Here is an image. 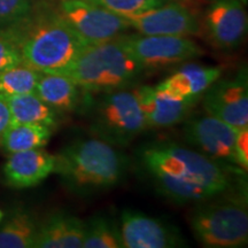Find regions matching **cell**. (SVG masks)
Listing matches in <instances>:
<instances>
[{"label":"cell","instance_id":"cell-1","mask_svg":"<svg viewBox=\"0 0 248 248\" xmlns=\"http://www.w3.org/2000/svg\"><path fill=\"white\" fill-rule=\"evenodd\" d=\"M142 177L170 202L198 203L246 187L245 172L215 162L191 147L150 141L136 151Z\"/></svg>","mask_w":248,"mask_h":248},{"label":"cell","instance_id":"cell-2","mask_svg":"<svg viewBox=\"0 0 248 248\" xmlns=\"http://www.w3.org/2000/svg\"><path fill=\"white\" fill-rule=\"evenodd\" d=\"M20 48L22 63L43 74L66 68L86 45L49 1L36 2L26 20L4 31Z\"/></svg>","mask_w":248,"mask_h":248},{"label":"cell","instance_id":"cell-3","mask_svg":"<svg viewBox=\"0 0 248 248\" xmlns=\"http://www.w3.org/2000/svg\"><path fill=\"white\" fill-rule=\"evenodd\" d=\"M130 160L119 148L98 138L78 139L55 155L54 172L77 197H90L115 187L129 170Z\"/></svg>","mask_w":248,"mask_h":248},{"label":"cell","instance_id":"cell-4","mask_svg":"<svg viewBox=\"0 0 248 248\" xmlns=\"http://www.w3.org/2000/svg\"><path fill=\"white\" fill-rule=\"evenodd\" d=\"M145 68L123 47L119 38L86 45L66 68L57 74L70 78L88 93L126 89L135 84Z\"/></svg>","mask_w":248,"mask_h":248},{"label":"cell","instance_id":"cell-5","mask_svg":"<svg viewBox=\"0 0 248 248\" xmlns=\"http://www.w3.org/2000/svg\"><path fill=\"white\" fill-rule=\"evenodd\" d=\"M246 187L198 202L190 215L194 238L203 247L241 248L248 243Z\"/></svg>","mask_w":248,"mask_h":248},{"label":"cell","instance_id":"cell-6","mask_svg":"<svg viewBox=\"0 0 248 248\" xmlns=\"http://www.w3.org/2000/svg\"><path fill=\"white\" fill-rule=\"evenodd\" d=\"M84 92V91H83ZM85 93L80 107L88 117L90 132L111 146H129L147 129L133 91L126 89Z\"/></svg>","mask_w":248,"mask_h":248},{"label":"cell","instance_id":"cell-7","mask_svg":"<svg viewBox=\"0 0 248 248\" xmlns=\"http://www.w3.org/2000/svg\"><path fill=\"white\" fill-rule=\"evenodd\" d=\"M117 38L145 69L183 63L203 54V49L190 37L123 33Z\"/></svg>","mask_w":248,"mask_h":248},{"label":"cell","instance_id":"cell-8","mask_svg":"<svg viewBox=\"0 0 248 248\" xmlns=\"http://www.w3.org/2000/svg\"><path fill=\"white\" fill-rule=\"evenodd\" d=\"M183 123V137L187 146L222 166L244 171L235 156L237 129L207 113L190 115Z\"/></svg>","mask_w":248,"mask_h":248},{"label":"cell","instance_id":"cell-9","mask_svg":"<svg viewBox=\"0 0 248 248\" xmlns=\"http://www.w3.org/2000/svg\"><path fill=\"white\" fill-rule=\"evenodd\" d=\"M58 8L71 29L88 45L117 38L130 29L123 16L86 0H59Z\"/></svg>","mask_w":248,"mask_h":248},{"label":"cell","instance_id":"cell-10","mask_svg":"<svg viewBox=\"0 0 248 248\" xmlns=\"http://www.w3.org/2000/svg\"><path fill=\"white\" fill-rule=\"evenodd\" d=\"M207 114L223 121L234 129L248 128V75L246 66L230 78H218L202 97Z\"/></svg>","mask_w":248,"mask_h":248},{"label":"cell","instance_id":"cell-11","mask_svg":"<svg viewBox=\"0 0 248 248\" xmlns=\"http://www.w3.org/2000/svg\"><path fill=\"white\" fill-rule=\"evenodd\" d=\"M203 26L209 42L223 51L237 48L248 28L247 12L241 0H209Z\"/></svg>","mask_w":248,"mask_h":248},{"label":"cell","instance_id":"cell-12","mask_svg":"<svg viewBox=\"0 0 248 248\" xmlns=\"http://www.w3.org/2000/svg\"><path fill=\"white\" fill-rule=\"evenodd\" d=\"M120 233L124 248H175L185 246L181 231L159 218L123 210Z\"/></svg>","mask_w":248,"mask_h":248},{"label":"cell","instance_id":"cell-13","mask_svg":"<svg viewBox=\"0 0 248 248\" xmlns=\"http://www.w3.org/2000/svg\"><path fill=\"white\" fill-rule=\"evenodd\" d=\"M130 28L142 35L198 36L201 26L195 15L179 2L167 1L163 5L124 16Z\"/></svg>","mask_w":248,"mask_h":248},{"label":"cell","instance_id":"cell-14","mask_svg":"<svg viewBox=\"0 0 248 248\" xmlns=\"http://www.w3.org/2000/svg\"><path fill=\"white\" fill-rule=\"evenodd\" d=\"M132 91L137 98L147 128L153 129L170 128L183 123L200 101L175 97L151 85L138 86Z\"/></svg>","mask_w":248,"mask_h":248},{"label":"cell","instance_id":"cell-15","mask_svg":"<svg viewBox=\"0 0 248 248\" xmlns=\"http://www.w3.org/2000/svg\"><path fill=\"white\" fill-rule=\"evenodd\" d=\"M55 155L43 148L9 154L2 168L5 184L15 190L37 186L54 172Z\"/></svg>","mask_w":248,"mask_h":248},{"label":"cell","instance_id":"cell-16","mask_svg":"<svg viewBox=\"0 0 248 248\" xmlns=\"http://www.w3.org/2000/svg\"><path fill=\"white\" fill-rule=\"evenodd\" d=\"M85 222L68 212H57L39 222L36 248H82Z\"/></svg>","mask_w":248,"mask_h":248},{"label":"cell","instance_id":"cell-17","mask_svg":"<svg viewBox=\"0 0 248 248\" xmlns=\"http://www.w3.org/2000/svg\"><path fill=\"white\" fill-rule=\"evenodd\" d=\"M222 73V67L186 63L155 88L168 92L175 97L201 100L206 90L214 82L221 78Z\"/></svg>","mask_w":248,"mask_h":248},{"label":"cell","instance_id":"cell-18","mask_svg":"<svg viewBox=\"0 0 248 248\" xmlns=\"http://www.w3.org/2000/svg\"><path fill=\"white\" fill-rule=\"evenodd\" d=\"M82 89L74 80L60 74H43L35 93L59 114L73 113L82 105Z\"/></svg>","mask_w":248,"mask_h":248},{"label":"cell","instance_id":"cell-19","mask_svg":"<svg viewBox=\"0 0 248 248\" xmlns=\"http://www.w3.org/2000/svg\"><path fill=\"white\" fill-rule=\"evenodd\" d=\"M5 100L11 114V123L42 124L51 129L58 125L60 114L43 101L36 93L15 95Z\"/></svg>","mask_w":248,"mask_h":248},{"label":"cell","instance_id":"cell-20","mask_svg":"<svg viewBox=\"0 0 248 248\" xmlns=\"http://www.w3.org/2000/svg\"><path fill=\"white\" fill-rule=\"evenodd\" d=\"M38 224L30 210L14 209L0 229V248L35 247Z\"/></svg>","mask_w":248,"mask_h":248},{"label":"cell","instance_id":"cell-21","mask_svg":"<svg viewBox=\"0 0 248 248\" xmlns=\"http://www.w3.org/2000/svg\"><path fill=\"white\" fill-rule=\"evenodd\" d=\"M52 136V129L42 124L11 123L6 130L1 147L8 154L43 148Z\"/></svg>","mask_w":248,"mask_h":248},{"label":"cell","instance_id":"cell-22","mask_svg":"<svg viewBox=\"0 0 248 248\" xmlns=\"http://www.w3.org/2000/svg\"><path fill=\"white\" fill-rule=\"evenodd\" d=\"M120 226L106 215H95L85 222L83 248H122Z\"/></svg>","mask_w":248,"mask_h":248},{"label":"cell","instance_id":"cell-23","mask_svg":"<svg viewBox=\"0 0 248 248\" xmlns=\"http://www.w3.org/2000/svg\"><path fill=\"white\" fill-rule=\"evenodd\" d=\"M42 73L24 63H20L0 74V97L7 99L15 95L35 93Z\"/></svg>","mask_w":248,"mask_h":248},{"label":"cell","instance_id":"cell-24","mask_svg":"<svg viewBox=\"0 0 248 248\" xmlns=\"http://www.w3.org/2000/svg\"><path fill=\"white\" fill-rule=\"evenodd\" d=\"M33 0H0V32L11 30L29 16Z\"/></svg>","mask_w":248,"mask_h":248},{"label":"cell","instance_id":"cell-25","mask_svg":"<svg viewBox=\"0 0 248 248\" xmlns=\"http://www.w3.org/2000/svg\"><path fill=\"white\" fill-rule=\"evenodd\" d=\"M86 1L101 6L124 17L157 7L169 0H86Z\"/></svg>","mask_w":248,"mask_h":248},{"label":"cell","instance_id":"cell-26","mask_svg":"<svg viewBox=\"0 0 248 248\" xmlns=\"http://www.w3.org/2000/svg\"><path fill=\"white\" fill-rule=\"evenodd\" d=\"M22 63L20 48L12 37L0 32V74Z\"/></svg>","mask_w":248,"mask_h":248},{"label":"cell","instance_id":"cell-27","mask_svg":"<svg viewBox=\"0 0 248 248\" xmlns=\"http://www.w3.org/2000/svg\"><path fill=\"white\" fill-rule=\"evenodd\" d=\"M235 156L238 167L247 171L248 169V128L239 129L235 138Z\"/></svg>","mask_w":248,"mask_h":248},{"label":"cell","instance_id":"cell-28","mask_svg":"<svg viewBox=\"0 0 248 248\" xmlns=\"http://www.w3.org/2000/svg\"><path fill=\"white\" fill-rule=\"evenodd\" d=\"M9 124H11V114H9L7 102L4 98L0 97V146Z\"/></svg>","mask_w":248,"mask_h":248},{"label":"cell","instance_id":"cell-29","mask_svg":"<svg viewBox=\"0 0 248 248\" xmlns=\"http://www.w3.org/2000/svg\"><path fill=\"white\" fill-rule=\"evenodd\" d=\"M2 218H4V213H2L1 209H0V222L2 221Z\"/></svg>","mask_w":248,"mask_h":248}]
</instances>
